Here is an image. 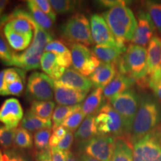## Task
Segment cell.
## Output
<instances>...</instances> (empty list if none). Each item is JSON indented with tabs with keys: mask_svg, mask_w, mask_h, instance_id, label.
Returning <instances> with one entry per match:
<instances>
[{
	"mask_svg": "<svg viewBox=\"0 0 161 161\" xmlns=\"http://www.w3.org/2000/svg\"><path fill=\"white\" fill-rule=\"evenodd\" d=\"M102 17L116 38L117 45L126 50V43L131 42L137 25L135 16L127 6L126 2L119 1L104 12Z\"/></svg>",
	"mask_w": 161,
	"mask_h": 161,
	"instance_id": "6da1fadb",
	"label": "cell"
},
{
	"mask_svg": "<svg viewBox=\"0 0 161 161\" xmlns=\"http://www.w3.org/2000/svg\"><path fill=\"white\" fill-rule=\"evenodd\" d=\"M160 122V102L152 94H144L140 96V105L128 138L134 144L154 129Z\"/></svg>",
	"mask_w": 161,
	"mask_h": 161,
	"instance_id": "7a4b0ae2",
	"label": "cell"
},
{
	"mask_svg": "<svg viewBox=\"0 0 161 161\" xmlns=\"http://www.w3.org/2000/svg\"><path fill=\"white\" fill-rule=\"evenodd\" d=\"M116 66L118 72L134 78L138 86H148L146 47L129 45Z\"/></svg>",
	"mask_w": 161,
	"mask_h": 161,
	"instance_id": "3957f363",
	"label": "cell"
},
{
	"mask_svg": "<svg viewBox=\"0 0 161 161\" xmlns=\"http://www.w3.org/2000/svg\"><path fill=\"white\" fill-rule=\"evenodd\" d=\"M34 39L28 49L22 53L14 52L9 66H15L23 70H31L40 68V60L44 53L46 46L52 42L53 36L45 31L37 23L35 24Z\"/></svg>",
	"mask_w": 161,
	"mask_h": 161,
	"instance_id": "277c9868",
	"label": "cell"
},
{
	"mask_svg": "<svg viewBox=\"0 0 161 161\" xmlns=\"http://www.w3.org/2000/svg\"><path fill=\"white\" fill-rule=\"evenodd\" d=\"M140 96L132 88L109 100V103L122 119L126 136L129 137L132 125L140 105ZM129 139V138H128Z\"/></svg>",
	"mask_w": 161,
	"mask_h": 161,
	"instance_id": "5b68a950",
	"label": "cell"
},
{
	"mask_svg": "<svg viewBox=\"0 0 161 161\" xmlns=\"http://www.w3.org/2000/svg\"><path fill=\"white\" fill-rule=\"evenodd\" d=\"M61 35L69 43H78L88 46L94 43L91 35L90 23L83 14L72 16L62 25Z\"/></svg>",
	"mask_w": 161,
	"mask_h": 161,
	"instance_id": "8992f818",
	"label": "cell"
},
{
	"mask_svg": "<svg viewBox=\"0 0 161 161\" xmlns=\"http://www.w3.org/2000/svg\"><path fill=\"white\" fill-rule=\"evenodd\" d=\"M98 134L119 137L126 136L122 119L110 103H104L95 114Z\"/></svg>",
	"mask_w": 161,
	"mask_h": 161,
	"instance_id": "52a82bcc",
	"label": "cell"
},
{
	"mask_svg": "<svg viewBox=\"0 0 161 161\" xmlns=\"http://www.w3.org/2000/svg\"><path fill=\"white\" fill-rule=\"evenodd\" d=\"M134 161H161V122L133 144Z\"/></svg>",
	"mask_w": 161,
	"mask_h": 161,
	"instance_id": "ba28073f",
	"label": "cell"
},
{
	"mask_svg": "<svg viewBox=\"0 0 161 161\" xmlns=\"http://www.w3.org/2000/svg\"><path fill=\"white\" fill-rule=\"evenodd\" d=\"M54 80L45 73L35 72L29 75L26 97L30 101H51L55 95Z\"/></svg>",
	"mask_w": 161,
	"mask_h": 161,
	"instance_id": "9c48e42d",
	"label": "cell"
},
{
	"mask_svg": "<svg viewBox=\"0 0 161 161\" xmlns=\"http://www.w3.org/2000/svg\"><path fill=\"white\" fill-rule=\"evenodd\" d=\"M115 140L116 138L114 136L98 134L78 147L80 153L82 154L100 161H111Z\"/></svg>",
	"mask_w": 161,
	"mask_h": 161,
	"instance_id": "30bf717a",
	"label": "cell"
},
{
	"mask_svg": "<svg viewBox=\"0 0 161 161\" xmlns=\"http://www.w3.org/2000/svg\"><path fill=\"white\" fill-rule=\"evenodd\" d=\"M69 44L74 69L86 77L91 75L100 64V60L87 46L78 43Z\"/></svg>",
	"mask_w": 161,
	"mask_h": 161,
	"instance_id": "8fae6325",
	"label": "cell"
},
{
	"mask_svg": "<svg viewBox=\"0 0 161 161\" xmlns=\"http://www.w3.org/2000/svg\"><path fill=\"white\" fill-rule=\"evenodd\" d=\"M156 29L146 10H140L137 14V25L131 43L134 45L146 46L155 34Z\"/></svg>",
	"mask_w": 161,
	"mask_h": 161,
	"instance_id": "7c38bea8",
	"label": "cell"
},
{
	"mask_svg": "<svg viewBox=\"0 0 161 161\" xmlns=\"http://www.w3.org/2000/svg\"><path fill=\"white\" fill-rule=\"evenodd\" d=\"M90 23L92 40L96 45L118 46L116 38L102 16L94 14L90 17Z\"/></svg>",
	"mask_w": 161,
	"mask_h": 161,
	"instance_id": "4fadbf2b",
	"label": "cell"
},
{
	"mask_svg": "<svg viewBox=\"0 0 161 161\" xmlns=\"http://www.w3.org/2000/svg\"><path fill=\"white\" fill-rule=\"evenodd\" d=\"M23 116V109L17 98H8L0 106V122L8 128H17Z\"/></svg>",
	"mask_w": 161,
	"mask_h": 161,
	"instance_id": "5bb4252c",
	"label": "cell"
},
{
	"mask_svg": "<svg viewBox=\"0 0 161 161\" xmlns=\"http://www.w3.org/2000/svg\"><path fill=\"white\" fill-rule=\"evenodd\" d=\"M147 69L149 79L161 77V37L154 36L147 49Z\"/></svg>",
	"mask_w": 161,
	"mask_h": 161,
	"instance_id": "9a60e30c",
	"label": "cell"
},
{
	"mask_svg": "<svg viewBox=\"0 0 161 161\" xmlns=\"http://www.w3.org/2000/svg\"><path fill=\"white\" fill-rule=\"evenodd\" d=\"M55 99L58 104L62 106L78 105L84 101L87 92H80L62 85L54 81Z\"/></svg>",
	"mask_w": 161,
	"mask_h": 161,
	"instance_id": "2e32d148",
	"label": "cell"
},
{
	"mask_svg": "<svg viewBox=\"0 0 161 161\" xmlns=\"http://www.w3.org/2000/svg\"><path fill=\"white\" fill-rule=\"evenodd\" d=\"M57 82L67 87L85 92H89L93 86L90 78L70 68L66 69L64 75Z\"/></svg>",
	"mask_w": 161,
	"mask_h": 161,
	"instance_id": "e0dca14e",
	"label": "cell"
},
{
	"mask_svg": "<svg viewBox=\"0 0 161 161\" xmlns=\"http://www.w3.org/2000/svg\"><path fill=\"white\" fill-rule=\"evenodd\" d=\"M117 73L118 70L116 64L101 61L98 67L90 76V79L96 88L104 89L112 81Z\"/></svg>",
	"mask_w": 161,
	"mask_h": 161,
	"instance_id": "ac0fdd59",
	"label": "cell"
},
{
	"mask_svg": "<svg viewBox=\"0 0 161 161\" xmlns=\"http://www.w3.org/2000/svg\"><path fill=\"white\" fill-rule=\"evenodd\" d=\"M135 84V80L133 78L118 72L112 81L103 89V98L110 100L114 96L130 89Z\"/></svg>",
	"mask_w": 161,
	"mask_h": 161,
	"instance_id": "d6986e66",
	"label": "cell"
},
{
	"mask_svg": "<svg viewBox=\"0 0 161 161\" xmlns=\"http://www.w3.org/2000/svg\"><path fill=\"white\" fill-rule=\"evenodd\" d=\"M40 68L54 81L59 80L66 69L60 65L55 54L48 52H44L40 60Z\"/></svg>",
	"mask_w": 161,
	"mask_h": 161,
	"instance_id": "ffe728a7",
	"label": "cell"
},
{
	"mask_svg": "<svg viewBox=\"0 0 161 161\" xmlns=\"http://www.w3.org/2000/svg\"><path fill=\"white\" fill-rule=\"evenodd\" d=\"M125 50L119 46H102L96 45L92 49L94 55L102 62L108 64H116L125 52Z\"/></svg>",
	"mask_w": 161,
	"mask_h": 161,
	"instance_id": "44dd1931",
	"label": "cell"
},
{
	"mask_svg": "<svg viewBox=\"0 0 161 161\" xmlns=\"http://www.w3.org/2000/svg\"><path fill=\"white\" fill-rule=\"evenodd\" d=\"M98 135L95 115L86 116L81 125L75 131V139L78 146L87 142L90 139Z\"/></svg>",
	"mask_w": 161,
	"mask_h": 161,
	"instance_id": "7402d4cb",
	"label": "cell"
},
{
	"mask_svg": "<svg viewBox=\"0 0 161 161\" xmlns=\"http://www.w3.org/2000/svg\"><path fill=\"white\" fill-rule=\"evenodd\" d=\"M45 52H52L57 56L59 64L62 67L68 69L72 64L71 51L62 40H54L45 48Z\"/></svg>",
	"mask_w": 161,
	"mask_h": 161,
	"instance_id": "603a6c76",
	"label": "cell"
},
{
	"mask_svg": "<svg viewBox=\"0 0 161 161\" xmlns=\"http://www.w3.org/2000/svg\"><path fill=\"white\" fill-rule=\"evenodd\" d=\"M111 161H134L133 144L127 136L116 138Z\"/></svg>",
	"mask_w": 161,
	"mask_h": 161,
	"instance_id": "cb8c5ba5",
	"label": "cell"
},
{
	"mask_svg": "<svg viewBox=\"0 0 161 161\" xmlns=\"http://www.w3.org/2000/svg\"><path fill=\"white\" fill-rule=\"evenodd\" d=\"M52 125L53 124L51 119H46L40 117L30 110L26 112L20 123L21 128L30 132H36L43 129H51L52 128Z\"/></svg>",
	"mask_w": 161,
	"mask_h": 161,
	"instance_id": "d4e9b609",
	"label": "cell"
},
{
	"mask_svg": "<svg viewBox=\"0 0 161 161\" xmlns=\"http://www.w3.org/2000/svg\"><path fill=\"white\" fill-rule=\"evenodd\" d=\"M3 32L9 46L15 51L20 52L25 50L30 46L32 37L17 33L7 24L4 27Z\"/></svg>",
	"mask_w": 161,
	"mask_h": 161,
	"instance_id": "484cf974",
	"label": "cell"
},
{
	"mask_svg": "<svg viewBox=\"0 0 161 161\" xmlns=\"http://www.w3.org/2000/svg\"><path fill=\"white\" fill-rule=\"evenodd\" d=\"M103 89L96 88L90 92L81 104V110L85 116L95 115L103 102Z\"/></svg>",
	"mask_w": 161,
	"mask_h": 161,
	"instance_id": "4316f807",
	"label": "cell"
},
{
	"mask_svg": "<svg viewBox=\"0 0 161 161\" xmlns=\"http://www.w3.org/2000/svg\"><path fill=\"white\" fill-rule=\"evenodd\" d=\"M26 3H27V7L29 10L30 14L35 23L41 29L51 33L50 31L53 28V22L52 21V19L43 11H42L41 9L38 8L34 0H29L26 2Z\"/></svg>",
	"mask_w": 161,
	"mask_h": 161,
	"instance_id": "83f0119b",
	"label": "cell"
},
{
	"mask_svg": "<svg viewBox=\"0 0 161 161\" xmlns=\"http://www.w3.org/2000/svg\"><path fill=\"white\" fill-rule=\"evenodd\" d=\"M81 109V105L78 104L75 106L58 105L55 108L52 115V130L60 126L62 123L74 113Z\"/></svg>",
	"mask_w": 161,
	"mask_h": 161,
	"instance_id": "f1b7e54d",
	"label": "cell"
},
{
	"mask_svg": "<svg viewBox=\"0 0 161 161\" xmlns=\"http://www.w3.org/2000/svg\"><path fill=\"white\" fill-rule=\"evenodd\" d=\"M55 108V103L52 101H33L30 111L40 117L51 119Z\"/></svg>",
	"mask_w": 161,
	"mask_h": 161,
	"instance_id": "f546056e",
	"label": "cell"
},
{
	"mask_svg": "<svg viewBox=\"0 0 161 161\" xmlns=\"http://www.w3.org/2000/svg\"><path fill=\"white\" fill-rule=\"evenodd\" d=\"M34 138L31 133L24 128H17L16 129L14 145L16 148L21 150L31 149L33 147Z\"/></svg>",
	"mask_w": 161,
	"mask_h": 161,
	"instance_id": "4dcf8cb0",
	"label": "cell"
},
{
	"mask_svg": "<svg viewBox=\"0 0 161 161\" xmlns=\"http://www.w3.org/2000/svg\"><path fill=\"white\" fill-rule=\"evenodd\" d=\"M146 10L149 14L158 34L161 35V3L146 2Z\"/></svg>",
	"mask_w": 161,
	"mask_h": 161,
	"instance_id": "1f68e13d",
	"label": "cell"
},
{
	"mask_svg": "<svg viewBox=\"0 0 161 161\" xmlns=\"http://www.w3.org/2000/svg\"><path fill=\"white\" fill-rule=\"evenodd\" d=\"M52 8L58 14L72 13L75 11L79 5V2L71 0H50Z\"/></svg>",
	"mask_w": 161,
	"mask_h": 161,
	"instance_id": "d6a6232c",
	"label": "cell"
},
{
	"mask_svg": "<svg viewBox=\"0 0 161 161\" xmlns=\"http://www.w3.org/2000/svg\"><path fill=\"white\" fill-rule=\"evenodd\" d=\"M16 129L0 125V146L5 150L12 148L14 141Z\"/></svg>",
	"mask_w": 161,
	"mask_h": 161,
	"instance_id": "836d02e7",
	"label": "cell"
},
{
	"mask_svg": "<svg viewBox=\"0 0 161 161\" xmlns=\"http://www.w3.org/2000/svg\"><path fill=\"white\" fill-rule=\"evenodd\" d=\"M51 129L37 130L34 134V143L37 151L45 150L49 147V140L51 137Z\"/></svg>",
	"mask_w": 161,
	"mask_h": 161,
	"instance_id": "e575fe53",
	"label": "cell"
},
{
	"mask_svg": "<svg viewBox=\"0 0 161 161\" xmlns=\"http://www.w3.org/2000/svg\"><path fill=\"white\" fill-rule=\"evenodd\" d=\"M85 118V115H84V113L82 112L81 109H80L69 116L62 123L61 125L64 127L66 130H70L72 132H75Z\"/></svg>",
	"mask_w": 161,
	"mask_h": 161,
	"instance_id": "d590c367",
	"label": "cell"
},
{
	"mask_svg": "<svg viewBox=\"0 0 161 161\" xmlns=\"http://www.w3.org/2000/svg\"><path fill=\"white\" fill-rule=\"evenodd\" d=\"M3 30L0 29V60L5 65L9 66L13 58L14 51L3 35Z\"/></svg>",
	"mask_w": 161,
	"mask_h": 161,
	"instance_id": "8d00e7d4",
	"label": "cell"
},
{
	"mask_svg": "<svg viewBox=\"0 0 161 161\" xmlns=\"http://www.w3.org/2000/svg\"><path fill=\"white\" fill-rule=\"evenodd\" d=\"M3 158L5 161H31L27 153L17 148L4 151Z\"/></svg>",
	"mask_w": 161,
	"mask_h": 161,
	"instance_id": "74e56055",
	"label": "cell"
},
{
	"mask_svg": "<svg viewBox=\"0 0 161 161\" xmlns=\"http://www.w3.org/2000/svg\"><path fill=\"white\" fill-rule=\"evenodd\" d=\"M25 78H20L13 83L6 85L5 90L4 92L3 96H20L23 93L25 85Z\"/></svg>",
	"mask_w": 161,
	"mask_h": 161,
	"instance_id": "f35d334b",
	"label": "cell"
},
{
	"mask_svg": "<svg viewBox=\"0 0 161 161\" xmlns=\"http://www.w3.org/2000/svg\"><path fill=\"white\" fill-rule=\"evenodd\" d=\"M20 78H25V72L19 68H8L5 69V82L6 85L13 83Z\"/></svg>",
	"mask_w": 161,
	"mask_h": 161,
	"instance_id": "ab89813d",
	"label": "cell"
},
{
	"mask_svg": "<svg viewBox=\"0 0 161 161\" xmlns=\"http://www.w3.org/2000/svg\"><path fill=\"white\" fill-rule=\"evenodd\" d=\"M35 3L49 17L53 23L56 20V13L52 8L51 4L48 0H34Z\"/></svg>",
	"mask_w": 161,
	"mask_h": 161,
	"instance_id": "60d3db41",
	"label": "cell"
},
{
	"mask_svg": "<svg viewBox=\"0 0 161 161\" xmlns=\"http://www.w3.org/2000/svg\"><path fill=\"white\" fill-rule=\"evenodd\" d=\"M74 141V135L72 131L68 130L66 131L65 136L61 139L58 144V148L63 152H68L71 148Z\"/></svg>",
	"mask_w": 161,
	"mask_h": 161,
	"instance_id": "b9f144b4",
	"label": "cell"
},
{
	"mask_svg": "<svg viewBox=\"0 0 161 161\" xmlns=\"http://www.w3.org/2000/svg\"><path fill=\"white\" fill-rule=\"evenodd\" d=\"M148 87L154 92L155 97L161 101V77L154 79L148 78Z\"/></svg>",
	"mask_w": 161,
	"mask_h": 161,
	"instance_id": "7bdbcfd3",
	"label": "cell"
},
{
	"mask_svg": "<svg viewBox=\"0 0 161 161\" xmlns=\"http://www.w3.org/2000/svg\"><path fill=\"white\" fill-rule=\"evenodd\" d=\"M35 161H52L51 148L49 147L45 150L38 151L36 153Z\"/></svg>",
	"mask_w": 161,
	"mask_h": 161,
	"instance_id": "ee69618b",
	"label": "cell"
},
{
	"mask_svg": "<svg viewBox=\"0 0 161 161\" xmlns=\"http://www.w3.org/2000/svg\"><path fill=\"white\" fill-rule=\"evenodd\" d=\"M52 161H66V152L60 150L58 147L51 148Z\"/></svg>",
	"mask_w": 161,
	"mask_h": 161,
	"instance_id": "f6af8a7d",
	"label": "cell"
},
{
	"mask_svg": "<svg viewBox=\"0 0 161 161\" xmlns=\"http://www.w3.org/2000/svg\"><path fill=\"white\" fill-rule=\"evenodd\" d=\"M66 131H67V130H66L64 127L60 125L59 127H58V128H56L55 129H54L53 133H52V134H55V135L57 136L58 139L61 140V139L63 138L64 136H65Z\"/></svg>",
	"mask_w": 161,
	"mask_h": 161,
	"instance_id": "bcb514c9",
	"label": "cell"
},
{
	"mask_svg": "<svg viewBox=\"0 0 161 161\" xmlns=\"http://www.w3.org/2000/svg\"><path fill=\"white\" fill-rule=\"evenodd\" d=\"M6 84L5 82V69L0 71V96H3L5 90Z\"/></svg>",
	"mask_w": 161,
	"mask_h": 161,
	"instance_id": "7dc6e473",
	"label": "cell"
},
{
	"mask_svg": "<svg viewBox=\"0 0 161 161\" xmlns=\"http://www.w3.org/2000/svg\"><path fill=\"white\" fill-rule=\"evenodd\" d=\"M66 161H80V160L73 154V152L68 151L66 152Z\"/></svg>",
	"mask_w": 161,
	"mask_h": 161,
	"instance_id": "c3c4849f",
	"label": "cell"
},
{
	"mask_svg": "<svg viewBox=\"0 0 161 161\" xmlns=\"http://www.w3.org/2000/svg\"><path fill=\"white\" fill-rule=\"evenodd\" d=\"M79 160L80 161H100L97 160V159L92 158V157H90L89 155H86L85 154H82V153H80Z\"/></svg>",
	"mask_w": 161,
	"mask_h": 161,
	"instance_id": "681fc988",
	"label": "cell"
},
{
	"mask_svg": "<svg viewBox=\"0 0 161 161\" xmlns=\"http://www.w3.org/2000/svg\"><path fill=\"white\" fill-rule=\"evenodd\" d=\"M9 1H7V0H0V17L4 15L3 13Z\"/></svg>",
	"mask_w": 161,
	"mask_h": 161,
	"instance_id": "f907efd6",
	"label": "cell"
},
{
	"mask_svg": "<svg viewBox=\"0 0 161 161\" xmlns=\"http://www.w3.org/2000/svg\"><path fill=\"white\" fill-rule=\"evenodd\" d=\"M0 161H5L4 160V158H3V152H1V150H0Z\"/></svg>",
	"mask_w": 161,
	"mask_h": 161,
	"instance_id": "816d5d0a",
	"label": "cell"
}]
</instances>
